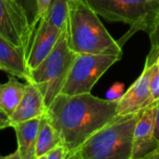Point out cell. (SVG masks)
Listing matches in <instances>:
<instances>
[{
	"mask_svg": "<svg viewBox=\"0 0 159 159\" xmlns=\"http://www.w3.org/2000/svg\"><path fill=\"white\" fill-rule=\"evenodd\" d=\"M117 100L101 99L91 93H60L45 116L67 148L68 156L116 116Z\"/></svg>",
	"mask_w": 159,
	"mask_h": 159,
	"instance_id": "1",
	"label": "cell"
},
{
	"mask_svg": "<svg viewBox=\"0 0 159 159\" xmlns=\"http://www.w3.org/2000/svg\"><path fill=\"white\" fill-rule=\"evenodd\" d=\"M99 17L87 0H68L65 30L70 49L76 54L122 57V48L109 34Z\"/></svg>",
	"mask_w": 159,
	"mask_h": 159,
	"instance_id": "2",
	"label": "cell"
},
{
	"mask_svg": "<svg viewBox=\"0 0 159 159\" xmlns=\"http://www.w3.org/2000/svg\"><path fill=\"white\" fill-rule=\"evenodd\" d=\"M142 111L116 116L89 137L67 159H131L133 133Z\"/></svg>",
	"mask_w": 159,
	"mask_h": 159,
	"instance_id": "3",
	"label": "cell"
},
{
	"mask_svg": "<svg viewBox=\"0 0 159 159\" xmlns=\"http://www.w3.org/2000/svg\"><path fill=\"white\" fill-rule=\"evenodd\" d=\"M76 55L67 44L64 24L52 50L34 69L29 72L26 80L38 88L47 107L61 93Z\"/></svg>",
	"mask_w": 159,
	"mask_h": 159,
	"instance_id": "4",
	"label": "cell"
},
{
	"mask_svg": "<svg viewBox=\"0 0 159 159\" xmlns=\"http://www.w3.org/2000/svg\"><path fill=\"white\" fill-rule=\"evenodd\" d=\"M96 13L110 21H119L130 25V29L118 41L125 43L137 32H149L153 20L159 11V0H87Z\"/></svg>",
	"mask_w": 159,
	"mask_h": 159,
	"instance_id": "5",
	"label": "cell"
},
{
	"mask_svg": "<svg viewBox=\"0 0 159 159\" xmlns=\"http://www.w3.org/2000/svg\"><path fill=\"white\" fill-rule=\"evenodd\" d=\"M121 57L108 54H77L67 75L61 93L76 95L90 93L102 75Z\"/></svg>",
	"mask_w": 159,
	"mask_h": 159,
	"instance_id": "6",
	"label": "cell"
},
{
	"mask_svg": "<svg viewBox=\"0 0 159 159\" xmlns=\"http://www.w3.org/2000/svg\"><path fill=\"white\" fill-rule=\"evenodd\" d=\"M61 31L62 28L59 29L50 25L45 20V17L38 20L25 55L26 66L29 72L34 69L52 50Z\"/></svg>",
	"mask_w": 159,
	"mask_h": 159,
	"instance_id": "7",
	"label": "cell"
},
{
	"mask_svg": "<svg viewBox=\"0 0 159 159\" xmlns=\"http://www.w3.org/2000/svg\"><path fill=\"white\" fill-rule=\"evenodd\" d=\"M150 71L151 65H144L142 75L118 99L116 116H123L141 112L155 102L149 86Z\"/></svg>",
	"mask_w": 159,
	"mask_h": 159,
	"instance_id": "8",
	"label": "cell"
},
{
	"mask_svg": "<svg viewBox=\"0 0 159 159\" xmlns=\"http://www.w3.org/2000/svg\"><path fill=\"white\" fill-rule=\"evenodd\" d=\"M156 115L157 102L142 111L134 129L131 159L144 158L159 146L155 138Z\"/></svg>",
	"mask_w": 159,
	"mask_h": 159,
	"instance_id": "9",
	"label": "cell"
},
{
	"mask_svg": "<svg viewBox=\"0 0 159 159\" xmlns=\"http://www.w3.org/2000/svg\"><path fill=\"white\" fill-rule=\"evenodd\" d=\"M47 110L42 93L36 86L27 82L24 94L10 116L11 127L22 121L41 117Z\"/></svg>",
	"mask_w": 159,
	"mask_h": 159,
	"instance_id": "10",
	"label": "cell"
},
{
	"mask_svg": "<svg viewBox=\"0 0 159 159\" xmlns=\"http://www.w3.org/2000/svg\"><path fill=\"white\" fill-rule=\"evenodd\" d=\"M0 70L27 80L29 70L26 66L24 51L0 36Z\"/></svg>",
	"mask_w": 159,
	"mask_h": 159,
	"instance_id": "11",
	"label": "cell"
},
{
	"mask_svg": "<svg viewBox=\"0 0 159 159\" xmlns=\"http://www.w3.org/2000/svg\"><path fill=\"white\" fill-rule=\"evenodd\" d=\"M40 118L36 117L16 123L11 127L16 132L18 143L16 151L19 154L20 159H35V147Z\"/></svg>",
	"mask_w": 159,
	"mask_h": 159,
	"instance_id": "12",
	"label": "cell"
},
{
	"mask_svg": "<svg viewBox=\"0 0 159 159\" xmlns=\"http://www.w3.org/2000/svg\"><path fill=\"white\" fill-rule=\"evenodd\" d=\"M26 85L20 83L16 76L9 77L7 83L0 85V106L9 116L14 113L20 103Z\"/></svg>",
	"mask_w": 159,
	"mask_h": 159,
	"instance_id": "13",
	"label": "cell"
},
{
	"mask_svg": "<svg viewBox=\"0 0 159 159\" xmlns=\"http://www.w3.org/2000/svg\"><path fill=\"white\" fill-rule=\"evenodd\" d=\"M61 143V140L58 132L44 114L40 118L35 147V159H41L44 155Z\"/></svg>",
	"mask_w": 159,
	"mask_h": 159,
	"instance_id": "14",
	"label": "cell"
},
{
	"mask_svg": "<svg viewBox=\"0 0 159 159\" xmlns=\"http://www.w3.org/2000/svg\"><path fill=\"white\" fill-rule=\"evenodd\" d=\"M0 36L14 46L23 49L21 39L3 0H0Z\"/></svg>",
	"mask_w": 159,
	"mask_h": 159,
	"instance_id": "15",
	"label": "cell"
},
{
	"mask_svg": "<svg viewBox=\"0 0 159 159\" xmlns=\"http://www.w3.org/2000/svg\"><path fill=\"white\" fill-rule=\"evenodd\" d=\"M7 8L20 11L27 18L29 23L34 27L38 21L37 0H3Z\"/></svg>",
	"mask_w": 159,
	"mask_h": 159,
	"instance_id": "16",
	"label": "cell"
},
{
	"mask_svg": "<svg viewBox=\"0 0 159 159\" xmlns=\"http://www.w3.org/2000/svg\"><path fill=\"white\" fill-rule=\"evenodd\" d=\"M67 6L68 0H51L45 20L56 28H63L67 17Z\"/></svg>",
	"mask_w": 159,
	"mask_h": 159,
	"instance_id": "17",
	"label": "cell"
},
{
	"mask_svg": "<svg viewBox=\"0 0 159 159\" xmlns=\"http://www.w3.org/2000/svg\"><path fill=\"white\" fill-rule=\"evenodd\" d=\"M148 34L151 42V48L145 60V65L150 66L157 61L159 56V11L153 20Z\"/></svg>",
	"mask_w": 159,
	"mask_h": 159,
	"instance_id": "18",
	"label": "cell"
},
{
	"mask_svg": "<svg viewBox=\"0 0 159 159\" xmlns=\"http://www.w3.org/2000/svg\"><path fill=\"white\" fill-rule=\"evenodd\" d=\"M149 86L154 102H157L159 101V71L156 62L151 65Z\"/></svg>",
	"mask_w": 159,
	"mask_h": 159,
	"instance_id": "19",
	"label": "cell"
},
{
	"mask_svg": "<svg viewBox=\"0 0 159 159\" xmlns=\"http://www.w3.org/2000/svg\"><path fill=\"white\" fill-rule=\"evenodd\" d=\"M68 154L69 152L67 148L62 143H61L44 155L41 159H67Z\"/></svg>",
	"mask_w": 159,
	"mask_h": 159,
	"instance_id": "20",
	"label": "cell"
},
{
	"mask_svg": "<svg viewBox=\"0 0 159 159\" xmlns=\"http://www.w3.org/2000/svg\"><path fill=\"white\" fill-rule=\"evenodd\" d=\"M122 92H123V84L116 83L108 91V93H107V99L108 100H113V101H115V100H117L118 101V99L122 96L121 95Z\"/></svg>",
	"mask_w": 159,
	"mask_h": 159,
	"instance_id": "21",
	"label": "cell"
},
{
	"mask_svg": "<svg viewBox=\"0 0 159 159\" xmlns=\"http://www.w3.org/2000/svg\"><path fill=\"white\" fill-rule=\"evenodd\" d=\"M51 0H37V14L38 19L44 18L48 10Z\"/></svg>",
	"mask_w": 159,
	"mask_h": 159,
	"instance_id": "22",
	"label": "cell"
},
{
	"mask_svg": "<svg viewBox=\"0 0 159 159\" xmlns=\"http://www.w3.org/2000/svg\"><path fill=\"white\" fill-rule=\"evenodd\" d=\"M8 127H11L10 116L0 106V130Z\"/></svg>",
	"mask_w": 159,
	"mask_h": 159,
	"instance_id": "23",
	"label": "cell"
},
{
	"mask_svg": "<svg viewBox=\"0 0 159 159\" xmlns=\"http://www.w3.org/2000/svg\"><path fill=\"white\" fill-rule=\"evenodd\" d=\"M155 138L159 143V101L157 102V115L155 122Z\"/></svg>",
	"mask_w": 159,
	"mask_h": 159,
	"instance_id": "24",
	"label": "cell"
},
{
	"mask_svg": "<svg viewBox=\"0 0 159 159\" xmlns=\"http://www.w3.org/2000/svg\"><path fill=\"white\" fill-rule=\"evenodd\" d=\"M156 63H157V69H158L159 71V56L158 58H157V61H156Z\"/></svg>",
	"mask_w": 159,
	"mask_h": 159,
	"instance_id": "25",
	"label": "cell"
}]
</instances>
